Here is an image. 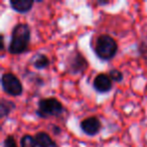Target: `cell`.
<instances>
[{
    "label": "cell",
    "mask_w": 147,
    "mask_h": 147,
    "mask_svg": "<svg viewBox=\"0 0 147 147\" xmlns=\"http://www.w3.org/2000/svg\"><path fill=\"white\" fill-rule=\"evenodd\" d=\"M30 40V28L26 23H18L11 33L8 51L12 55H20L27 49Z\"/></svg>",
    "instance_id": "6da1fadb"
},
{
    "label": "cell",
    "mask_w": 147,
    "mask_h": 147,
    "mask_svg": "<svg viewBox=\"0 0 147 147\" xmlns=\"http://www.w3.org/2000/svg\"><path fill=\"white\" fill-rule=\"evenodd\" d=\"M118 49L117 42L112 36L108 34H102L97 38L95 45V53L97 57L104 61H108L115 57Z\"/></svg>",
    "instance_id": "7a4b0ae2"
},
{
    "label": "cell",
    "mask_w": 147,
    "mask_h": 147,
    "mask_svg": "<svg viewBox=\"0 0 147 147\" xmlns=\"http://www.w3.org/2000/svg\"><path fill=\"white\" fill-rule=\"evenodd\" d=\"M63 111V107L57 99L47 98L39 100L36 114L41 118H47V117L57 116V115L61 114Z\"/></svg>",
    "instance_id": "3957f363"
},
{
    "label": "cell",
    "mask_w": 147,
    "mask_h": 147,
    "mask_svg": "<svg viewBox=\"0 0 147 147\" xmlns=\"http://www.w3.org/2000/svg\"><path fill=\"white\" fill-rule=\"evenodd\" d=\"M1 85L5 92L13 97L20 96L23 92L22 84L12 73H4L1 77Z\"/></svg>",
    "instance_id": "277c9868"
},
{
    "label": "cell",
    "mask_w": 147,
    "mask_h": 147,
    "mask_svg": "<svg viewBox=\"0 0 147 147\" xmlns=\"http://www.w3.org/2000/svg\"><path fill=\"white\" fill-rule=\"evenodd\" d=\"M67 71L73 74L83 73L88 67L87 59L81 55L80 53H74L73 57H71L67 61Z\"/></svg>",
    "instance_id": "5b68a950"
},
{
    "label": "cell",
    "mask_w": 147,
    "mask_h": 147,
    "mask_svg": "<svg viewBox=\"0 0 147 147\" xmlns=\"http://www.w3.org/2000/svg\"><path fill=\"white\" fill-rule=\"evenodd\" d=\"M81 129L89 136H94L100 131L101 122L97 117H89L81 122Z\"/></svg>",
    "instance_id": "8992f818"
},
{
    "label": "cell",
    "mask_w": 147,
    "mask_h": 147,
    "mask_svg": "<svg viewBox=\"0 0 147 147\" xmlns=\"http://www.w3.org/2000/svg\"><path fill=\"white\" fill-rule=\"evenodd\" d=\"M112 80L108 75L99 74L94 80V88L100 93H106L112 89Z\"/></svg>",
    "instance_id": "52a82bcc"
},
{
    "label": "cell",
    "mask_w": 147,
    "mask_h": 147,
    "mask_svg": "<svg viewBox=\"0 0 147 147\" xmlns=\"http://www.w3.org/2000/svg\"><path fill=\"white\" fill-rule=\"evenodd\" d=\"M10 6L19 13H25L32 8V0H11Z\"/></svg>",
    "instance_id": "ba28073f"
},
{
    "label": "cell",
    "mask_w": 147,
    "mask_h": 147,
    "mask_svg": "<svg viewBox=\"0 0 147 147\" xmlns=\"http://www.w3.org/2000/svg\"><path fill=\"white\" fill-rule=\"evenodd\" d=\"M35 140H36L37 146L38 147H59L57 142L53 140L49 137V135L45 132H38L35 135Z\"/></svg>",
    "instance_id": "9c48e42d"
},
{
    "label": "cell",
    "mask_w": 147,
    "mask_h": 147,
    "mask_svg": "<svg viewBox=\"0 0 147 147\" xmlns=\"http://www.w3.org/2000/svg\"><path fill=\"white\" fill-rule=\"evenodd\" d=\"M31 63L33 67H35L36 69H45L49 65V59L45 55L40 53V55H34L33 59H31Z\"/></svg>",
    "instance_id": "30bf717a"
},
{
    "label": "cell",
    "mask_w": 147,
    "mask_h": 147,
    "mask_svg": "<svg viewBox=\"0 0 147 147\" xmlns=\"http://www.w3.org/2000/svg\"><path fill=\"white\" fill-rule=\"evenodd\" d=\"M15 108L14 103L10 102V101H7L2 99L1 100V104H0V113H1V117H4L6 115H8L10 113L11 110Z\"/></svg>",
    "instance_id": "8fae6325"
},
{
    "label": "cell",
    "mask_w": 147,
    "mask_h": 147,
    "mask_svg": "<svg viewBox=\"0 0 147 147\" xmlns=\"http://www.w3.org/2000/svg\"><path fill=\"white\" fill-rule=\"evenodd\" d=\"M20 146L21 147H36L37 143L35 140V137L31 136V135H24L22 136L20 140Z\"/></svg>",
    "instance_id": "7c38bea8"
},
{
    "label": "cell",
    "mask_w": 147,
    "mask_h": 147,
    "mask_svg": "<svg viewBox=\"0 0 147 147\" xmlns=\"http://www.w3.org/2000/svg\"><path fill=\"white\" fill-rule=\"evenodd\" d=\"M109 77H110V79L112 81L118 83L123 80V73L119 71V69H111L109 71Z\"/></svg>",
    "instance_id": "4fadbf2b"
},
{
    "label": "cell",
    "mask_w": 147,
    "mask_h": 147,
    "mask_svg": "<svg viewBox=\"0 0 147 147\" xmlns=\"http://www.w3.org/2000/svg\"><path fill=\"white\" fill-rule=\"evenodd\" d=\"M3 145H4V147H17L15 139L13 138V136H11V135H9V136H7L6 138H5Z\"/></svg>",
    "instance_id": "5bb4252c"
}]
</instances>
